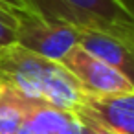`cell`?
Listing matches in <instances>:
<instances>
[{
    "instance_id": "cell-1",
    "label": "cell",
    "mask_w": 134,
    "mask_h": 134,
    "mask_svg": "<svg viewBox=\"0 0 134 134\" xmlns=\"http://www.w3.org/2000/svg\"><path fill=\"white\" fill-rule=\"evenodd\" d=\"M0 85L33 101L59 110L75 112L85 90L57 61L41 57L17 42L0 50Z\"/></svg>"
},
{
    "instance_id": "cell-2",
    "label": "cell",
    "mask_w": 134,
    "mask_h": 134,
    "mask_svg": "<svg viewBox=\"0 0 134 134\" xmlns=\"http://www.w3.org/2000/svg\"><path fill=\"white\" fill-rule=\"evenodd\" d=\"M44 17L59 19L85 30L107 33L134 52L132 0H30Z\"/></svg>"
},
{
    "instance_id": "cell-3",
    "label": "cell",
    "mask_w": 134,
    "mask_h": 134,
    "mask_svg": "<svg viewBox=\"0 0 134 134\" xmlns=\"http://www.w3.org/2000/svg\"><path fill=\"white\" fill-rule=\"evenodd\" d=\"M81 28L70 22L44 17L37 11H19L17 44L52 61L63 57L79 44Z\"/></svg>"
},
{
    "instance_id": "cell-4",
    "label": "cell",
    "mask_w": 134,
    "mask_h": 134,
    "mask_svg": "<svg viewBox=\"0 0 134 134\" xmlns=\"http://www.w3.org/2000/svg\"><path fill=\"white\" fill-rule=\"evenodd\" d=\"M61 64L81 83L86 96H116L134 92L132 83L125 75L90 55L79 44L63 57Z\"/></svg>"
},
{
    "instance_id": "cell-5",
    "label": "cell",
    "mask_w": 134,
    "mask_h": 134,
    "mask_svg": "<svg viewBox=\"0 0 134 134\" xmlns=\"http://www.w3.org/2000/svg\"><path fill=\"white\" fill-rule=\"evenodd\" d=\"M118 134H134V92L116 96H85L75 110Z\"/></svg>"
},
{
    "instance_id": "cell-6",
    "label": "cell",
    "mask_w": 134,
    "mask_h": 134,
    "mask_svg": "<svg viewBox=\"0 0 134 134\" xmlns=\"http://www.w3.org/2000/svg\"><path fill=\"white\" fill-rule=\"evenodd\" d=\"M79 46L86 50L90 55L97 57L99 61L118 70L134 86V52L129 46H125L123 42H119L118 39L107 33L96 30H85V28H81Z\"/></svg>"
},
{
    "instance_id": "cell-7",
    "label": "cell",
    "mask_w": 134,
    "mask_h": 134,
    "mask_svg": "<svg viewBox=\"0 0 134 134\" xmlns=\"http://www.w3.org/2000/svg\"><path fill=\"white\" fill-rule=\"evenodd\" d=\"M33 107L39 105L0 85V134H15L26 123Z\"/></svg>"
},
{
    "instance_id": "cell-8",
    "label": "cell",
    "mask_w": 134,
    "mask_h": 134,
    "mask_svg": "<svg viewBox=\"0 0 134 134\" xmlns=\"http://www.w3.org/2000/svg\"><path fill=\"white\" fill-rule=\"evenodd\" d=\"M17 24H19V11L0 8V50L17 42Z\"/></svg>"
},
{
    "instance_id": "cell-9",
    "label": "cell",
    "mask_w": 134,
    "mask_h": 134,
    "mask_svg": "<svg viewBox=\"0 0 134 134\" xmlns=\"http://www.w3.org/2000/svg\"><path fill=\"white\" fill-rule=\"evenodd\" d=\"M77 114V112H75ZM81 116V114H79ZM81 119H83V123H85V129H86V134H118V132H114V130H110V129H107V127H103L101 123H97V121H94L92 118H86V116H81Z\"/></svg>"
},
{
    "instance_id": "cell-10",
    "label": "cell",
    "mask_w": 134,
    "mask_h": 134,
    "mask_svg": "<svg viewBox=\"0 0 134 134\" xmlns=\"http://www.w3.org/2000/svg\"><path fill=\"white\" fill-rule=\"evenodd\" d=\"M0 8L11 11H35L30 0H0Z\"/></svg>"
},
{
    "instance_id": "cell-11",
    "label": "cell",
    "mask_w": 134,
    "mask_h": 134,
    "mask_svg": "<svg viewBox=\"0 0 134 134\" xmlns=\"http://www.w3.org/2000/svg\"><path fill=\"white\" fill-rule=\"evenodd\" d=\"M15 134H44V132H41V130H37V129H33V127H30L28 123H24Z\"/></svg>"
},
{
    "instance_id": "cell-12",
    "label": "cell",
    "mask_w": 134,
    "mask_h": 134,
    "mask_svg": "<svg viewBox=\"0 0 134 134\" xmlns=\"http://www.w3.org/2000/svg\"><path fill=\"white\" fill-rule=\"evenodd\" d=\"M132 2H134V0H132Z\"/></svg>"
}]
</instances>
